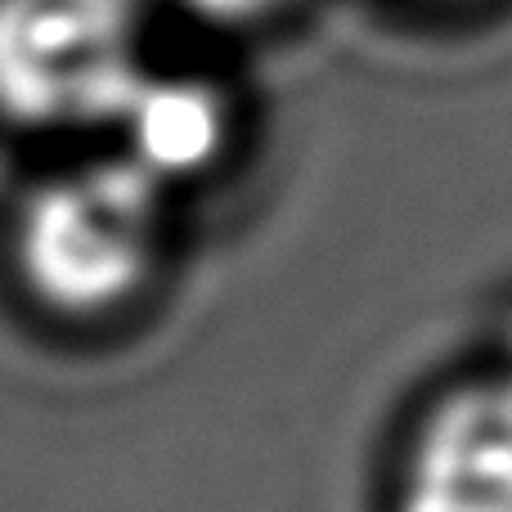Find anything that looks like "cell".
Listing matches in <instances>:
<instances>
[{
	"instance_id": "obj_1",
	"label": "cell",
	"mask_w": 512,
	"mask_h": 512,
	"mask_svg": "<svg viewBox=\"0 0 512 512\" xmlns=\"http://www.w3.org/2000/svg\"><path fill=\"white\" fill-rule=\"evenodd\" d=\"M158 248L162 185L126 158L45 180L14 225L18 274L59 315L122 306L153 274Z\"/></svg>"
},
{
	"instance_id": "obj_2",
	"label": "cell",
	"mask_w": 512,
	"mask_h": 512,
	"mask_svg": "<svg viewBox=\"0 0 512 512\" xmlns=\"http://www.w3.org/2000/svg\"><path fill=\"white\" fill-rule=\"evenodd\" d=\"M140 81V0H0V117L27 131L117 122Z\"/></svg>"
},
{
	"instance_id": "obj_3",
	"label": "cell",
	"mask_w": 512,
	"mask_h": 512,
	"mask_svg": "<svg viewBox=\"0 0 512 512\" xmlns=\"http://www.w3.org/2000/svg\"><path fill=\"white\" fill-rule=\"evenodd\" d=\"M396 512H512V373L445 391L409 436Z\"/></svg>"
},
{
	"instance_id": "obj_4",
	"label": "cell",
	"mask_w": 512,
	"mask_h": 512,
	"mask_svg": "<svg viewBox=\"0 0 512 512\" xmlns=\"http://www.w3.org/2000/svg\"><path fill=\"white\" fill-rule=\"evenodd\" d=\"M117 126L126 135V162H135L158 185L212 167V158L225 144L221 95L203 81L180 77H149L144 72V81L117 113Z\"/></svg>"
},
{
	"instance_id": "obj_5",
	"label": "cell",
	"mask_w": 512,
	"mask_h": 512,
	"mask_svg": "<svg viewBox=\"0 0 512 512\" xmlns=\"http://www.w3.org/2000/svg\"><path fill=\"white\" fill-rule=\"evenodd\" d=\"M185 5L194 9V14L212 18V23H248V18L270 14L283 0H185Z\"/></svg>"
}]
</instances>
